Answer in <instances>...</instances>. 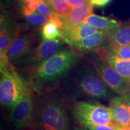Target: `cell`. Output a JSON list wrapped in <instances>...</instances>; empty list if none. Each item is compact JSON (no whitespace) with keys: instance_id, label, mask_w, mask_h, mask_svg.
<instances>
[{"instance_id":"obj_18","label":"cell","mask_w":130,"mask_h":130,"mask_svg":"<svg viewBox=\"0 0 130 130\" xmlns=\"http://www.w3.org/2000/svg\"><path fill=\"white\" fill-rule=\"evenodd\" d=\"M41 34L43 39L45 40L56 39L62 37L61 30L51 21H48L46 24L42 26Z\"/></svg>"},{"instance_id":"obj_20","label":"cell","mask_w":130,"mask_h":130,"mask_svg":"<svg viewBox=\"0 0 130 130\" xmlns=\"http://www.w3.org/2000/svg\"><path fill=\"white\" fill-rule=\"evenodd\" d=\"M25 16L26 20L29 24L32 25L36 26V27L43 26L49 21L48 17L42 15L37 12H35L33 13L28 14Z\"/></svg>"},{"instance_id":"obj_25","label":"cell","mask_w":130,"mask_h":130,"mask_svg":"<svg viewBox=\"0 0 130 130\" xmlns=\"http://www.w3.org/2000/svg\"><path fill=\"white\" fill-rule=\"evenodd\" d=\"M12 27H13L12 21L7 16L1 14V19H0V30L2 31Z\"/></svg>"},{"instance_id":"obj_2","label":"cell","mask_w":130,"mask_h":130,"mask_svg":"<svg viewBox=\"0 0 130 130\" xmlns=\"http://www.w3.org/2000/svg\"><path fill=\"white\" fill-rule=\"evenodd\" d=\"M111 90L101 78L96 71L86 69L77 76L70 85L67 93L75 96L106 100L111 95Z\"/></svg>"},{"instance_id":"obj_7","label":"cell","mask_w":130,"mask_h":130,"mask_svg":"<svg viewBox=\"0 0 130 130\" xmlns=\"http://www.w3.org/2000/svg\"><path fill=\"white\" fill-rule=\"evenodd\" d=\"M35 118L33 101L30 90L11 108L10 121L16 128L21 129L30 125Z\"/></svg>"},{"instance_id":"obj_21","label":"cell","mask_w":130,"mask_h":130,"mask_svg":"<svg viewBox=\"0 0 130 130\" xmlns=\"http://www.w3.org/2000/svg\"><path fill=\"white\" fill-rule=\"evenodd\" d=\"M108 51L122 59L130 60V44L116 47Z\"/></svg>"},{"instance_id":"obj_9","label":"cell","mask_w":130,"mask_h":130,"mask_svg":"<svg viewBox=\"0 0 130 130\" xmlns=\"http://www.w3.org/2000/svg\"><path fill=\"white\" fill-rule=\"evenodd\" d=\"M130 44V20L121 23L113 30L108 31V41L102 47L108 51L116 47Z\"/></svg>"},{"instance_id":"obj_30","label":"cell","mask_w":130,"mask_h":130,"mask_svg":"<svg viewBox=\"0 0 130 130\" xmlns=\"http://www.w3.org/2000/svg\"><path fill=\"white\" fill-rule=\"evenodd\" d=\"M128 94L130 95V84H129V92H128Z\"/></svg>"},{"instance_id":"obj_29","label":"cell","mask_w":130,"mask_h":130,"mask_svg":"<svg viewBox=\"0 0 130 130\" xmlns=\"http://www.w3.org/2000/svg\"><path fill=\"white\" fill-rule=\"evenodd\" d=\"M42 1H44V2H45L46 3H47V4H48L49 5H50V4L51 3L52 0H42Z\"/></svg>"},{"instance_id":"obj_31","label":"cell","mask_w":130,"mask_h":130,"mask_svg":"<svg viewBox=\"0 0 130 130\" xmlns=\"http://www.w3.org/2000/svg\"><path fill=\"white\" fill-rule=\"evenodd\" d=\"M78 130H87V129H78Z\"/></svg>"},{"instance_id":"obj_17","label":"cell","mask_w":130,"mask_h":130,"mask_svg":"<svg viewBox=\"0 0 130 130\" xmlns=\"http://www.w3.org/2000/svg\"><path fill=\"white\" fill-rule=\"evenodd\" d=\"M83 24H89L100 30L108 31L116 28L121 23L115 19L96 15L92 13L84 19Z\"/></svg>"},{"instance_id":"obj_16","label":"cell","mask_w":130,"mask_h":130,"mask_svg":"<svg viewBox=\"0 0 130 130\" xmlns=\"http://www.w3.org/2000/svg\"><path fill=\"white\" fill-rule=\"evenodd\" d=\"M104 60L122 77L130 83V60H125L117 57L109 51H104Z\"/></svg>"},{"instance_id":"obj_33","label":"cell","mask_w":130,"mask_h":130,"mask_svg":"<svg viewBox=\"0 0 130 130\" xmlns=\"http://www.w3.org/2000/svg\"><path fill=\"white\" fill-rule=\"evenodd\" d=\"M125 130H130V129H125Z\"/></svg>"},{"instance_id":"obj_8","label":"cell","mask_w":130,"mask_h":130,"mask_svg":"<svg viewBox=\"0 0 130 130\" xmlns=\"http://www.w3.org/2000/svg\"><path fill=\"white\" fill-rule=\"evenodd\" d=\"M61 45V42L59 39H43L39 45L30 53L28 57L30 62L31 64L37 66L60 51Z\"/></svg>"},{"instance_id":"obj_3","label":"cell","mask_w":130,"mask_h":130,"mask_svg":"<svg viewBox=\"0 0 130 130\" xmlns=\"http://www.w3.org/2000/svg\"><path fill=\"white\" fill-rule=\"evenodd\" d=\"M0 74L1 104L11 109L29 89L10 63L7 65H0Z\"/></svg>"},{"instance_id":"obj_12","label":"cell","mask_w":130,"mask_h":130,"mask_svg":"<svg viewBox=\"0 0 130 130\" xmlns=\"http://www.w3.org/2000/svg\"><path fill=\"white\" fill-rule=\"evenodd\" d=\"M99 31L101 30L95 27L82 23L72 28L61 30V38L65 43L73 46L76 42Z\"/></svg>"},{"instance_id":"obj_10","label":"cell","mask_w":130,"mask_h":130,"mask_svg":"<svg viewBox=\"0 0 130 130\" xmlns=\"http://www.w3.org/2000/svg\"><path fill=\"white\" fill-rule=\"evenodd\" d=\"M110 108L113 119L122 129H130V111L122 96L113 97L110 101Z\"/></svg>"},{"instance_id":"obj_28","label":"cell","mask_w":130,"mask_h":130,"mask_svg":"<svg viewBox=\"0 0 130 130\" xmlns=\"http://www.w3.org/2000/svg\"><path fill=\"white\" fill-rule=\"evenodd\" d=\"M122 96L123 100H124V101L125 102V103L126 104V105H127L128 108H129L130 111V95L129 94L127 93L126 94V95H122Z\"/></svg>"},{"instance_id":"obj_22","label":"cell","mask_w":130,"mask_h":130,"mask_svg":"<svg viewBox=\"0 0 130 130\" xmlns=\"http://www.w3.org/2000/svg\"><path fill=\"white\" fill-rule=\"evenodd\" d=\"M40 0H22L23 2L22 13L24 15L33 13L37 10V7Z\"/></svg>"},{"instance_id":"obj_27","label":"cell","mask_w":130,"mask_h":130,"mask_svg":"<svg viewBox=\"0 0 130 130\" xmlns=\"http://www.w3.org/2000/svg\"><path fill=\"white\" fill-rule=\"evenodd\" d=\"M111 1V0H91V3L93 6L97 7H104Z\"/></svg>"},{"instance_id":"obj_1","label":"cell","mask_w":130,"mask_h":130,"mask_svg":"<svg viewBox=\"0 0 130 130\" xmlns=\"http://www.w3.org/2000/svg\"><path fill=\"white\" fill-rule=\"evenodd\" d=\"M78 56L70 50L59 51L36 66L35 79L38 83H47L62 77L77 62Z\"/></svg>"},{"instance_id":"obj_4","label":"cell","mask_w":130,"mask_h":130,"mask_svg":"<svg viewBox=\"0 0 130 130\" xmlns=\"http://www.w3.org/2000/svg\"><path fill=\"white\" fill-rule=\"evenodd\" d=\"M72 113L76 121L84 128L117 124L114 121L110 107L98 102H75L72 105Z\"/></svg>"},{"instance_id":"obj_19","label":"cell","mask_w":130,"mask_h":130,"mask_svg":"<svg viewBox=\"0 0 130 130\" xmlns=\"http://www.w3.org/2000/svg\"><path fill=\"white\" fill-rule=\"evenodd\" d=\"M50 6L54 13L61 18L67 16L71 10L68 0H52Z\"/></svg>"},{"instance_id":"obj_15","label":"cell","mask_w":130,"mask_h":130,"mask_svg":"<svg viewBox=\"0 0 130 130\" xmlns=\"http://www.w3.org/2000/svg\"><path fill=\"white\" fill-rule=\"evenodd\" d=\"M17 28L10 27L0 32V65H7L10 62L7 58V51L17 37Z\"/></svg>"},{"instance_id":"obj_13","label":"cell","mask_w":130,"mask_h":130,"mask_svg":"<svg viewBox=\"0 0 130 130\" xmlns=\"http://www.w3.org/2000/svg\"><path fill=\"white\" fill-rule=\"evenodd\" d=\"M108 41V31H99L76 42L75 46L81 52H89L102 49Z\"/></svg>"},{"instance_id":"obj_14","label":"cell","mask_w":130,"mask_h":130,"mask_svg":"<svg viewBox=\"0 0 130 130\" xmlns=\"http://www.w3.org/2000/svg\"><path fill=\"white\" fill-rule=\"evenodd\" d=\"M93 7L92 3H89L71 10L67 16L62 18L63 28L61 30L72 28L82 24L84 19L92 13Z\"/></svg>"},{"instance_id":"obj_6","label":"cell","mask_w":130,"mask_h":130,"mask_svg":"<svg viewBox=\"0 0 130 130\" xmlns=\"http://www.w3.org/2000/svg\"><path fill=\"white\" fill-rule=\"evenodd\" d=\"M94 65L99 76L111 91L119 96L128 93L130 83L122 77L104 59L97 60Z\"/></svg>"},{"instance_id":"obj_26","label":"cell","mask_w":130,"mask_h":130,"mask_svg":"<svg viewBox=\"0 0 130 130\" xmlns=\"http://www.w3.org/2000/svg\"><path fill=\"white\" fill-rule=\"evenodd\" d=\"M68 4L71 10L91 3V0H68Z\"/></svg>"},{"instance_id":"obj_32","label":"cell","mask_w":130,"mask_h":130,"mask_svg":"<svg viewBox=\"0 0 130 130\" xmlns=\"http://www.w3.org/2000/svg\"><path fill=\"white\" fill-rule=\"evenodd\" d=\"M121 130H125V129H122H122Z\"/></svg>"},{"instance_id":"obj_23","label":"cell","mask_w":130,"mask_h":130,"mask_svg":"<svg viewBox=\"0 0 130 130\" xmlns=\"http://www.w3.org/2000/svg\"><path fill=\"white\" fill-rule=\"evenodd\" d=\"M37 12L42 15L50 18L54 14L53 10L48 4H47L42 0H40L37 7Z\"/></svg>"},{"instance_id":"obj_11","label":"cell","mask_w":130,"mask_h":130,"mask_svg":"<svg viewBox=\"0 0 130 130\" xmlns=\"http://www.w3.org/2000/svg\"><path fill=\"white\" fill-rule=\"evenodd\" d=\"M34 37L30 34H24L17 36L9 47L7 58L10 63L23 57L31 51Z\"/></svg>"},{"instance_id":"obj_5","label":"cell","mask_w":130,"mask_h":130,"mask_svg":"<svg viewBox=\"0 0 130 130\" xmlns=\"http://www.w3.org/2000/svg\"><path fill=\"white\" fill-rule=\"evenodd\" d=\"M37 130H68V120L62 104L48 99L39 105L37 111Z\"/></svg>"},{"instance_id":"obj_24","label":"cell","mask_w":130,"mask_h":130,"mask_svg":"<svg viewBox=\"0 0 130 130\" xmlns=\"http://www.w3.org/2000/svg\"><path fill=\"white\" fill-rule=\"evenodd\" d=\"M87 130H121L122 128L117 124L100 125L84 128Z\"/></svg>"}]
</instances>
